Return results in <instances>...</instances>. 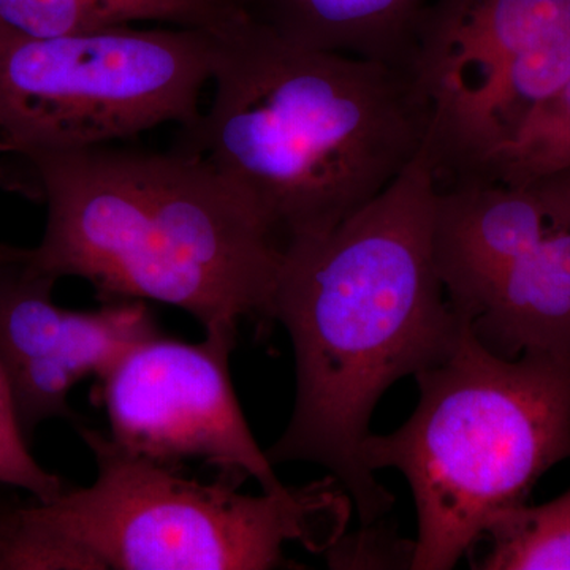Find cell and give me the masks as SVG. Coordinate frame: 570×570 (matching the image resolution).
<instances>
[{
    "label": "cell",
    "mask_w": 570,
    "mask_h": 570,
    "mask_svg": "<svg viewBox=\"0 0 570 570\" xmlns=\"http://www.w3.org/2000/svg\"><path fill=\"white\" fill-rule=\"evenodd\" d=\"M439 178L426 145L395 181L318 238L285 247L273 298L295 354L294 411L265 450L311 463L347 491L360 524L395 505L360 459L379 400L452 351L468 318L434 254Z\"/></svg>",
    "instance_id": "6da1fadb"
},
{
    "label": "cell",
    "mask_w": 570,
    "mask_h": 570,
    "mask_svg": "<svg viewBox=\"0 0 570 570\" xmlns=\"http://www.w3.org/2000/svg\"><path fill=\"white\" fill-rule=\"evenodd\" d=\"M10 163L47 205L36 272L88 281L104 303L178 307L205 332L272 324L284 243L200 154L108 145Z\"/></svg>",
    "instance_id": "7a4b0ae2"
},
{
    "label": "cell",
    "mask_w": 570,
    "mask_h": 570,
    "mask_svg": "<svg viewBox=\"0 0 570 570\" xmlns=\"http://www.w3.org/2000/svg\"><path fill=\"white\" fill-rule=\"evenodd\" d=\"M212 82V104L179 148L238 187L285 247L373 200L430 130L403 66L299 47L253 11L217 32Z\"/></svg>",
    "instance_id": "3957f363"
},
{
    "label": "cell",
    "mask_w": 570,
    "mask_h": 570,
    "mask_svg": "<svg viewBox=\"0 0 570 570\" xmlns=\"http://www.w3.org/2000/svg\"><path fill=\"white\" fill-rule=\"evenodd\" d=\"M419 403L403 426L371 433L360 459L396 469L417 512L412 570H449L499 513L524 504L570 460V355L504 358L464 322L452 351L415 374Z\"/></svg>",
    "instance_id": "277c9868"
},
{
    "label": "cell",
    "mask_w": 570,
    "mask_h": 570,
    "mask_svg": "<svg viewBox=\"0 0 570 570\" xmlns=\"http://www.w3.org/2000/svg\"><path fill=\"white\" fill-rule=\"evenodd\" d=\"M97 478L33 515L89 551L104 570H272L295 568L285 546L324 554L346 532L352 499L332 475L303 487L245 494V480L200 482L130 452L77 422Z\"/></svg>",
    "instance_id": "5b68a950"
},
{
    "label": "cell",
    "mask_w": 570,
    "mask_h": 570,
    "mask_svg": "<svg viewBox=\"0 0 570 570\" xmlns=\"http://www.w3.org/2000/svg\"><path fill=\"white\" fill-rule=\"evenodd\" d=\"M216 50L217 32L174 26L0 36V153L78 151L167 124L190 129Z\"/></svg>",
    "instance_id": "8992f818"
},
{
    "label": "cell",
    "mask_w": 570,
    "mask_h": 570,
    "mask_svg": "<svg viewBox=\"0 0 570 570\" xmlns=\"http://www.w3.org/2000/svg\"><path fill=\"white\" fill-rule=\"evenodd\" d=\"M404 69L430 115L441 183L479 178L570 78V0H434Z\"/></svg>",
    "instance_id": "52a82bcc"
},
{
    "label": "cell",
    "mask_w": 570,
    "mask_h": 570,
    "mask_svg": "<svg viewBox=\"0 0 570 570\" xmlns=\"http://www.w3.org/2000/svg\"><path fill=\"white\" fill-rule=\"evenodd\" d=\"M238 330L200 343L157 333L138 341L99 379L110 436L145 459L179 468L202 460L225 475L285 489L255 441L230 376Z\"/></svg>",
    "instance_id": "ba28073f"
},
{
    "label": "cell",
    "mask_w": 570,
    "mask_h": 570,
    "mask_svg": "<svg viewBox=\"0 0 570 570\" xmlns=\"http://www.w3.org/2000/svg\"><path fill=\"white\" fill-rule=\"evenodd\" d=\"M28 261L0 264V366L29 441L47 420L75 425V385L102 377L127 348L159 328L145 302H107L92 311L56 305L58 279Z\"/></svg>",
    "instance_id": "9c48e42d"
},
{
    "label": "cell",
    "mask_w": 570,
    "mask_h": 570,
    "mask_svg": "<svg viewBox=\"0 0 570 570\" xmlns=\"http://www.w3.org/2000/svg\"><path fill=\"white\" fill-rule=\"evenodd\" d=\"M551 227L531 186L490 179L439 184L434 254L453 311L469 321L505 269Z\"/></svg>",
    "instance_id": "30bf717a"
},
{
    "label": "cell",
    "mask_w": 570,
    "mask_h": 570,
    "mask_svg": "<svg viewBox=\"0 0 570 570\" xmlns=\"http://www.w3.org/2000/svg\"><path fill=\"white\" fill-rule=\"evenodd\" d=\"M475 337L504 358L570 355V228L553 225L490 288L469 318Z\"/></svg>",
    "instance_id": "8fae6325"
},
{
    "label": "cell",
    "mask_w": 570,
    "mask_h": 570,
    "mask_svg": "<svg viewBox=\"0 0 570 570\" xmlns=\"http://www.w3.org/2000/svg\"><path fill=\"white\" fill-rule=\"evenodd\" d=\"M425 0H250L258 21L291 43L371 61L406 62Z\"/></svg>",
    "instance_id": "7c38bea8"
},
{
    "label": "cell",
    "mask_w": 570,
    "mask_h": 570,
    "mask_svg": "<svg viewBox=\"0 0 570 570\" xmlns=\"http://www.w3.org/2000/svg\"><path fill=\"white\" fill-rule=\"evenodd\" d=\"M250 0H0V36L51 37L160 22L219 32L250 13Z\"/></svg>",
    "instance_id": "4fadbf2b"
},
{
    "label": "cell",
    "mask_w": 570,
    "mask_h": 570,
    "mask_svg": "<svg viewBox=\"0 0 570 570\" xmlns=\"http://www.w3.org/2000/svg\"><path fill=\"white\" fill-rule=\"evenodd\" d=\"M482 570H570V489L546 504L515 505L490 521Z\"/></svg>",
    "instance_id": "5bb4252c"
},
{
    "label": "cell",
    "mask_w": 570,
    "mask_h": 570,
    "mask_svg": "<svg viewBox=\"0 0 570 570\" xmlns=\"http://www.w3.org/2000/svg\"><path fill=\"white\" fill-rule=\"evenodd\" d=\"M570 167V78L538 105L478 179L527 186Z\"/></svg>",
    "instance_id": "9a60e30c"
},
{
    "label": "cell",
    "mask_w": 570,
    "mask_h": 570,
    "mask_svg": "<svg viewBox=\"0 0 570 570\" xmlns=\"http://www.w3.org/2000/svg\"><path fill=\"white\" fill-rule=\"evenodd\" d=\"M0 487L28 491L33 501L48 502L69 489L66 482L40 466L18 419L13 395L0 366Z\"/></svg>",
    "instance_id": "2e32d148"
},
{
    "label": "cell",
    "mask_w": 570,
    "mask_h": 570,
    "mask_svg": "<svg viewBox=\"0 0 570 570\" xmlns=\"http://www.w3.org/2000/svg\"><path fill=\"white\" fill-rule=\"evenodd\" d=\"M362 524L358 531L346 534L325 551L330 569H412L415 540L404 539L390 524Z\"/></svg>",
    "instance_id": "e0dca14e"
},
{
    "label": "cell",
    "mask_w": 570,
    "mask_h": 570,
    "mask_svg": "<svg viewBox=\"0 0 570 570\" xmlns=\"http://www.w3.org/2000/svg\"><path fill=\"white\" fill-rule=\"evenodd\" d=\"M527 186L539 195L551 224L570 228V167Z\"/></svg>",
    "instance_id": "ac0fdd59"
},
{
    "label": "cell",
    "mask_w": 570,
    "mask_h": 570,
    "mask_svg": "<svg viewBox=\"0 0 570 570\" xmlns=\"http://www.w3.org/2000/svg\"><path fill=\"white\" fill-rule=\"evenodd\" d=\"M32 255V249H26V247H17L10 245H3L0 243V264L3 262H20L28 261Z\"/></svg>",
    "instance_id": "d6986e66"
}]
</instances>
